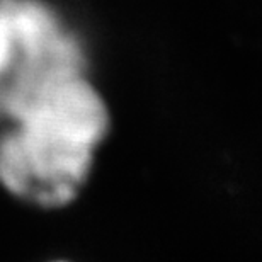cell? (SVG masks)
I'll return each instance as SVG.
<instances>
[{
    "mask_svg": "<svg viewBox=\"0 0 262 262\" xmlns=\"http://www.w3.org/2000/svg\"><path fill=\"white\" fill-rule=\"evenodd\" d=\"M0 119L60 133L97 148L109 129V113L101 96L83 77L46 83L9 99Z\"/></svg>",
    "mask_w": 262,
    "mask_h": 262,
    "instance_id": "cell-2",
    "label": "cell"
},
{
    "mask_svg": "<svg viewBox=\"0 0 262 262\" xmlns=\"http://www.w3.org/2000/svg\"><path fill=\"white\" fill-rule=\"evenodd\" d=\"M94 154V146L55 131L12 124L0 135V186L29 206H68L91 177Z\"/></svg>",
    "mask_w": 262,
    "mask_h": 262,
    "instance_id": "cell-1",
    "label": "cell"
},
{
    "mask_svg": "<svg viewBox=\"0 0 262 262\" xmlns=\"http://www.w3.org/2000/svg\"><path fill=\"white\" fill-rule=\"evenodd\" d=\"M15 63V45L7 24L0 19V82L9 75Z\"/></svg>",
    "mask_w": 262,
    "mask_h": 262,
    "instance_id": "cell-3",
    "label": "cell"
},
{
    "mask_svg": "<svg viewBox=\"0 0 262 262\" xmlns=\"http://www.w3.org/2000/svg\"><path fill=\"white\" fill-rule=\"evenodd\" d=\"M58 262H61V260H58Z\"/></svg>",
    "mask_w": 262,
    "mask_h": 262,
    "instance_id": "cell-4",
    "label": "cell"
}]
</instances>
